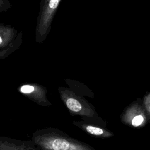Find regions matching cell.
Masks as SVG:
<instances>
[{
  "label": "cell",
  "instance_id": "obj_1",
  "mask_svg": "<svg viewBox=\"0 0 150 150\" xmlns=\"http://www.w3.org/2000/svg\"><path fill=\"white\" fill-rule=\"evenodd\" d=\"M31 140L40 150H96L56 128L38 129L32 134Z\"/></svg>",
  "mask_w": 150,
  "mask_h": 150
},
{
  "label": "cell",
  "instance_id": "obj_2",
  "mask_svg": "<svg viewBox=\"0 0 150 150\" xmlns=\"http://www.w3.org/2000/svg\"><path fill=\"white\" fill-rule=\"evenodd\" d=\"M60 97L71 116H80L82 120L106 127V122L97 112L95 107L84 96L66 87L57 88Z\"/></svg>",
  "mask_w": 150,
  "mask_h": 150
},
{
  "label": "cell",
  "instance_id": "obj_3",
  "mask_svg": "<svg viewBox=\"0 0 150 150\" xmlns=\"http://www.w3.org/2000/svg\"><path fill=\"white\" fill-rule=\"evenodd\" d=\"M61 0H41L37 25L35 40L42 43L49 34L51 24Z\"/></svg>",
  "mask_w": 150,
  "mask_h": 150
},
{
  "label": "cell",
  "instance_id": "obj_4",
  "mask_svg": "<svg viewBox=\"0 0 150 150\" xmlns=\"http://www.w3.org/2000/svg\"><path fill=\"white\" fill-rule=\"evenodd\" d=\"M120 120L121 122L130 127L139 128L146 125L148 122L142 99L138 98L126 107L121 114Z\"/></svg>",
  "mask_w": 150,
  "mask_h": 150
},
{
  "label": "cell",
  "instance_id": "obj_5",
  "mask_svg": "<svg viewBox=\"0 0 150 150\" xmlns=\"http://www.w3.org/2000/svg\"><path fill=\"white\" fill-rule=\"evenodd\" d=\"M18 91L42 107L52 105L47 97L46 87L40 84L36 83L22 84L18 87Z\"/></svg>",
  "mask_w": 150,
  "mask_h": 150
},
{
  "label": "cell",
  "instance_id": "obj_6",
  "mask_svg": "<svg viewBox=\"0 0 150 150\" xmlns=\"http://www.w3.org/2000/svg\"><path fill=\"white\" fill-rule=\"evenodd\" d=\"M73 124L86 133L91 136L100 138H108L114 136V133L105 127L90 123L83 120L73 121Z\"/></svg>",
  "mask_w": 150,
  "mask_h": 150
},
{
  "label": "cell",
  "instance_id": "obj_7",
  "mask_svg": "<svg viewBox=\"0 0 150 150\" xmlns=\"http://www.w3.org/2000/svg\"><path fill=\"white\" fill-rule=\"evenodd\" d=\"M0 150H40L32 140H20L0 137Z\"/></svg>",
  "mask_w": 150,
  "mask_h": 150
},
{
  "label": "cell",
  "instance_id": "obj_8",
  "mask_svg": "<svg viewBox=\"0 0 150 150\" xmlns=\"http://www.w3.org/2000/svg\"><path fill=\"white\" fill-rule=\"evenodd\" d=\"M66 83L69 86V88H70L76 94L81 96H87L89 97H94V94L93 92L83 83L74 80H71L70 79H66Z\"/></svg>",
  "mask_w": 150,
  "mask_h": 150
},
{
  "label": "cell",
  "instance_id": "obj_9",
  "mask_svg": "<svg viewBox=\"0 0 150 150\" xmlns=\"http://www.w3.org/2000/svg\"><path fill=\"white\" fill-rule=\"evenodd\" d=\"M142 105L146 114L148 122L150 123V92H147L142 99Z\"/></svg>",
  "mask_w": 150,
  "mask_h": 150
},
{
  "label": "cell",
  "instance_id": "obj_10",
  "mask_svg": "<svg viewBox=\"0 0 150 150\" xmlns=\"http://www.w3.org/2000/svg\"><path fill=\"white\" fill-rule=\"evenodd\" d=\"M7 45H8V42L5 40H3V38L0 35V48H2V47L3 48L5 47Z\"/></svg>",
  "mask_w": 150,
  "mask_h": 150
},
{
  "label": "cell",
  "instance_id": "obj_11",
  "mask_svg": "<svg viewBox=\"0 0 150 150\" xmlns=\"http://www.w3.org/2000/svg\"><path fill=\"white\" fill-rule=\"evenodd\" d=\"M4 3L3 0H0V11L2 10V4Z\"/></svg>",
  "mask_w": 150,
  "mask_h": 150
}]
</instances>
